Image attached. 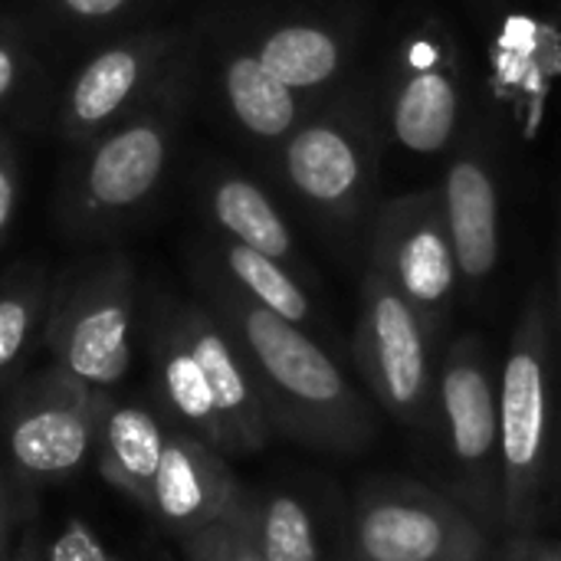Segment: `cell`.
<instances>
[{
	"mask_svg": "<svg viewBox=\"0 0 561 561\" xmlns=\"http://www.w3.org/2000/svg\"><path fill=\"white\" fill-rule=\"evenodd\" d=\"M194 283L240 345L273 437L339 457H355L375 444L378 408L302 325L253 302L207 253L194 260Z\"/></svg>",
	"mask_w": 561,
	"mask_h": 561,
	"instance_id": "6da1fadb",
	"label": "cell"
},
{
	"mask_svg": "<svg viewBox=\"0 0 561 561\" xmlns=\"http://www.w3.org/2000/svg\"><path fill=\"white\" fill-rule=\"evenodd\" d=\"M191 99V53L122 122L79 148L62 191L59 224L72 240L122 230L164 184Z\"/></svg>",
	"mask_w": 561,
	"mask_h": 561,
	"instance_id": "7a4b0ae2",
	"label": "cell"
},
{
	"mask_svg": "<svg viewBox=\"0 0 561 561\" xmlns=\"http://www.w3.org/2000/svg\"><path fill=\"white\" fill-rule=\"evenodd\" d=\"M556 312L536 286L516 322L500 368V457H503V529L533 536L559 480L552 355Z\"/></svg>",
	"mask_w": 561,
	"mask_h": 561,
	"instance_id": "3957f363",
	"label": "cell"
},
{
	"mask_svg": "<svg viewBox=\"0 0 561 561\" xmlns=\"http://www.w3.org/2000/svg\"><path fill=\"white\" fill-rule=\"evenodd\" d=\"M276 171L325 230L365 237L381 178V115L371 92L348 89L316 108L276 145Z\"/></svg>",
	"mask_w": 561,
	"mask_h": 561,
	"instance_id": "277c9868",
	"label": "cell"
},
{
	"mask_svg": "<svg viewBox=\"0 0 561 561\" xmlns=\"http://www.w3.org/2000/svg\"><path fill=\"white\" fill-rule=\"evenodd\" d=\"M141 319L135 263L125 253H99L69 266L49 289L43 339L53 365L89 388L112 391L135 362Z\"/></svg>",
	"mask_w": 561,
	"mask_h": 561,
	"instance_id": "5b68a950",
	"label": "cell"
},
{
	"mask_svg": "<svg viewBox=\"0 0 561 561\" xmlns=\"http://www.w3.org/2000/svg\"><path fill=\"white\" fill-rule=\"evenodd\" d=\"M352 365L365 394L414 434L437 431V342L414 306L371 266L362 276V312Z\"/></svg>",
	"mask_w": 561,
	"mask_h": 561,
	"instance_id": "8992f818",
	"label": "cell"
},
{
	"mask_svg": "<svg viewBox=\"0 0 561 561\" xmlns=\"http://www.w3.org/2000/svg\"><path fill=\"white\" fill-rule=\"evenodd\" d=\"M490 533L450 496L401 477L365 483L348 510L345 561H483Z\"/></svg>",
	"mask_w": 561,
	"mask_h": 561,
	"instance_id": "52a82bcc",
	"label": "cell"
},
{
	"mask_svg": "<svg viewBox=\"0 0 561 561\" xmlns=\"http://www.w3.org/2000/svg\"><path fill=\"white\" fill-rule=\"evenodd\" d=\"M437 431L447 444L457 493L490 533L503 526L500 375L480 335H460L437 368Z\"/></svg>",
	"mask_w": 561,
	"mask_h": 561,
	"instance_id": "ba28073f",
	"label": "cell"
},
{
	"mask_svg": "<svg viewBox=\"0 0 561 561\" xmlns=\"http://www.w3.org/2000/svg\"><path fill=\"white\" fill-rule=\"evenodd\" d=\"M105 394L53 365L10 398L3 414V457L20 496L76 477L95 457Z\"/></svg>",
	"mask_w": 561,
	"mask_h": 561,
	"instance_id": "9c48e42d",
	"label": "cell"
},
{
	"mask_svg": "<svg viewBox=\"0 0 561 561\" xmlns=\"http://www.w3.org/2000/svg\"><path fill=\"white\" fill-rule=\"evenodd\" d=\"M362 243L368 266L414 306L431 339L440 345L460 289L440 187H424L378 204Z\"/></svg>",
	"mask_w": 561,
	"mask_h": 561,
	"instance_id": "30bf717a",
	"label": "cell"
},
{
	"mask_svg": "<svg viewBox=\"0 0 561 561\" xmlns=\"http://www.w3.org/2000/svg\"><path fill=\"white\" fill-rule=\"evenodd\" d=\"M388 135L411 154L434 158L450 148L463 122V59L450 33L437 23L411 30L391 62Z\"/></svg>",
	"mask_w": 561,
	"mask_h": 561,
	"instance_id": "8fae6325",
	"label": "cell"
},
{
	"mask_svg": "<svg viewBox=\"0 0 561 561\" xmlns=\"http://www.w3.org/2000/svg\"><path fill=\"white\" fill-rule=\"evenodd\" d=\"M187 56L178 30H141L92 53L66 82L59 131L82 148L125 115H131L161 79Z\"/></svg>",
	"mask_w": 561,
	"mask_h": 561,
	"instance_id": "7c38bea8",
	"label": "cell"
},
{
	"mask_svg": "<svg viewBox=\"0 0 561 561\" xmlns=\"http://www.w3.org/2000/svg\"><path fill=\"white\" fill-rule=\"evenodd\" d=\"M168 309L194 352L197 365L204 368V378L220 404V414L233 434L237 454H260L273 437L270 414L260 394V385L233 342V335L224 329V322L207 309L204 299H178L168 293Z\"/></svg>",
	"mask_w": 561,
	"mask_h": 561,
	"instance_id": "4fadbf2b",
	"label": "cell"
},
{
	"mask_svg": "<svg viewBox=\"0 0 561 561\" xmlns=\"http://www.w3.org/2000/svg\"><path fill=\"white\" fill-rule=\"evenodd\" d=\"M247 486L230 470L227 457L187 431H171L151 490L148 516L158 519L174 539L227 519Z\"/></svg>",
	"mask_w": 561,
	"mask_h": 561,
	"instance_id": "5bb4252c",
	"label": "cell"
},
{
	"mask_svg": "<svg viewBox=\"0 0 561 561\" xmlns=\"http://www.w3.org/2000/svg\"><path fill=\"white\" fill-rule=\"evenodd\" d=\"M444 220L457 253L460 289L480 296L500 266V187L490 151L470 141L444 171Z\"/></svg>",
	"mask_w": 561,
	"mask_h": 561,
	"instance_id": "9a60e30c",
	"label": "cell"
},
{
	"mask_svg": "<svg viewBox=\"0 0 561 561\" xmlns=\"http://www.w3.org/2000/svg\"><path fill=\"white\" fill-rule=\"evenodd\" d=\"M141 335L145 348L151 355L154 385L168 408V414L181 424V431L201 437L224 457H240L233 434L220 414V404L204 378V368L197 365L194 352L187 348L171 309L168 293H151L141 316Z\"/></svg>",
	"mask_w": 561,
	"mask_h": 561,
	"instance_id": "2e32d148",
	"label": "cell"
},
{
	"mask_svg": "<svg viewBox=\"0 0 561 561\" xmlns=\"http://www.w3.org/2000/svg\"><path fill=\"white\" fill-rule=\"evenodd\" d=\"M194 191L217 237L253 247L289 266L293 273L306 266L289 220L283 217L279 204L266 194L263 184L227 164H204Z\"/></svg>",
	"mask_w": 561,
	"mask_h": 561,
	"instance_id": "e0dca14e",
	"label": "cell"
},
{
	"mask_svg": "<svg viewBox=\"0 0 561 561\" xmlns=\"http://www.w3.org/2000/svg\"><path fill=\"white\" fill-rule=\"evenodd\" d=\"M217 92L233 125L260 145L286 141L316 112L312 99L276 79L260 62V56L247 39L227 43L220 49Z\"/></svg>",
	"mask_w": 561,
	"mask_h": 561,
	"instance_id": "ac0fdd59",
	"label": "cell"
},
{
	"mask_svg": "<svg viewBox=\"0 0 561 561\" xmlns=\"http://www.w3.org/2000/svg\"><path fill=\"white\" fill-rule=\"evenodd\" d=\"M247 43L276 79L309 99L335 89L352 59L348 26L306 16L266 20L250 30Z\"/></svg>",
	"mask_w": 561,
	"mask_h": 561,
	"instance_id": "d6986e66",
	"label": "cell"
},
{
	"mask_svg": "<svg viewBox=\"0 0 561 561\" xmlns=\"http://www.w3.org/2000/svg\"><path fill=\"white\" fill-rule=\"evenodd\" d=\"M171 427L158 411L141 401H118L105 394L99 437H95V467L108 486L138 503L145 513L151 506L154 477Z\"/></svg>",
	"mask_w": 561,
	"mask_h": 561,
	"instance_id": "ffe728a7",
	"label": "cell"
},
{
	"mask_svg": "<svg viewBox=\"0 0 561 561\" xmlns=\"http://www.w3.org/2000/svg\"><path fill=\"white\" fill-rule=\"evenodd\" d=\"M204 253L227 273L230 283H237L263 309H270L302 329L316 319L312 299H309L299 273H293L279 260H273L253 247H243L237 240H227V237H214V243Z\"/></svg>",
	"mask_w": 561,
	"mask_h": 561,
	"instance_id": "44dd1931",
	"label": "cell"
},
{
	"mask_svg": "<svg viewBox=\"0 0 561 561\" xmlns=\"http://www.w3.org/2000/svg\"><path fill=\"white\" fill-rule=\"evenodd\" d=\"M46 309L49 286L36 266L10 270L0 279V381H7L30 355Z\"/></svg>",
	"mask_w": 561,
	"mask_h": 561,
	"instance_id": "7402d4cb",
	"label": "cell"
},
{
	"mask_svg": "<svg viewBox=\"0 0 561 561\" xmlns=\"http://www.w3.org/2000/svg\"><path fill=\"white\" fill-rule=\"evenodd\" d=\"M250 519L266 561H322L312 513L293 493H250Z\"/></svg>",
	"mask_w": 561,
	"mask_h": 561,
	"instance_id": "603a6c76",
	"label": "cell"
},
{
	"mask_svg": "<svg viewBox=\"0 0 561 561\" xmlns=\"http://www.w3.org/2000/svg\"><path fill=\"white\" fill-rule=\"evenodd\" d=\"M46 561H128L115 556L102 536L82 519V516H66L56 529V536L46 542Z\"/></svg>",
	"mask_w": 561,
	"mask_h": 561,
	"instance_id": "cb8c5ba5",
	"label": "cell"
},
{
	"mask_svg": "<svg viewBox=\"0 0 561 561\" xmlns=\"http://www.w3.org/2000/svg\"><path fill=\"white\" fill-rule=\"evenodd\" d=\"M33 79V56L16 30L0 26V112L10 108Z\"/></svg>",
	"mask_w": 561,
	"mask_h": 561,
	"instance_id": "d4e9b609",
	"label": "cell"
},
{
	"mask_svg": "<svg viewBox=\"0 0 561 561\" xmlns=\"http://www.w3.org/2000/svg\"><path fill=\"white\" fill-rule=\"evenodd\" d=\"M184 561H233V533L230 516L220 523H210L204 529H194L178 539Z\"/></svg>",
	"mask_w": 561,
	"mask_h": 561,
	"instance_id": "484cf974",
	"label": "cell"
},
{
	"mask_svg": "<svg viewBox=\"0 0 561 561\" xmlns=\"http://www.w3.org/2000/svg\"><path fill=\"white\" fill-rule=\"evenodd\" d=\"M59 20L66 23H79V26H95V23H108L118 20L122 13H128L131 7H138L141 0H43Z\"/></svg>",
	"mask_w": 561,
	"mask_h": 561,
	"instance_id": "4316f807",
	"label": "cell"
},
{
	"mask_svg": "<svg viewBox=\"0 0 561 561\" xmlns=\"http://www.w3.org/2000/svg\"><path fill=\"white\" fill-rule=\"evenodd\" d=\"M16 201H20V161L13 141L0 131V250L7 247L16 217Z\"/></svg>",
	"mask_w": 561,
	"mask_h": 561,
	"instance_id": "83f0119b",
	"label": "cell"
},
{
	"mask_svg": "<svg viewBox=\"0 0 561 561\" xmlns=\"http://www.w3.org/2000/svg\"><path fill=\"white\" fill-rule=\"evenodd\" d=\"M250 490L243 493L240 506L230 513V533H233V561H266L260 546H256V533H253V519H250Z\"/></svg>",
	"mask_w": 561,
	"mask_h": 561,
	"instance_id": "f1b7e54d",
	"label": "cell"
},
{
	"mask_svg": "<svg viewBox=\"0 0 561 561\" xmlns=\"http://www.w3.org/2000/svg\"><path fill=\"white\" fill-rule=\"evenodd\" d=\"M16 500L20 493L13 490L7 467H0V561H7L13 549V523H16Z\"/></svg>",
	"mask_w": 561,
	"mask_h": 561,
	"instance_id": "f546056e",
	"label": "cell"
},
{
	"mask_svg": "<svg viewBox=\"0 0 561 561\" xmlns=\"http://www.w3.org/2000/svg\"><path fill=\"white\" fill-rule=\"evenodd\" d=\"M7 561H46V546H43L36 526H26V533L13 542Z\"/></svg>",
	"mask_w": 561,
	"mask_h": 561,
	"instance_id": "4dcf8cb0",
	"label": "cell"
},
{
	"mask_svg": "<svg viewBox=\"0 0 561 561\" xmlns=\"http://www.w3.org/2000/svg\"><path fill=\"white\" fill-rule=\"evenodd\" d=\"M536 539L533 536H516L513 542V559L510 561H536Z\"/></svg>",
	"mask_w": 561,
	"mask_h": 561,
	"instance_id": "1f68e13d",
	"label": "cell"
},
{
	"mask_svg": "<svg viewBox=\"0 0 561 561\" xmlns=\"http://www.w3.org/2000/svg\"><path fill=\"white\" fill-rule=\"evenodd\" d=\"M536 561H561V542H539Z\"/></svg>",
	"mask_w": 561,
	"mask_h": 561,
	"instance_id": "d6a6232c",
	"label": "cell"
},
{
	"mask_svg": "<svg viewBox=\"0 0 561 561\" xmlns=\"http://www.w3.org/2000/svg\"><path fill=\"white\" fill-rule=\"evenodd\" d=\"M556 325H559V335H561V247H559V289H556Z\"/></svg>",
	"mask_w": 561,
	"mask_h": 561,
	"instance_id": "836d02e7",
	"label": "cell"
}]
</instances>
